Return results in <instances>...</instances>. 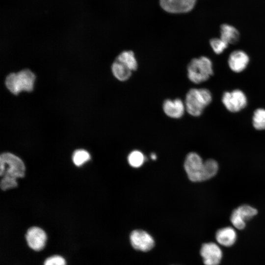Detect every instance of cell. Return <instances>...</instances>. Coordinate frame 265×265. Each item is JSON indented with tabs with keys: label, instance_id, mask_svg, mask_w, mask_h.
I'll return each mask as SVG.
<instances>
[{
	"label": "cell",
	"instance_id": "1",
	"mask_svg": "<svg viewBox=\"0 0 265 265\" xmlns=\"http://www.w3.org/2000/svg\"><path fill=\"white\" fill-rule=\"evenodd\" d=\"M212 100V92L206 88L190 89L187 92L185 105L188 114L194 117L201 115Z\"/></svg>",
	"mask_w": 265,
	"mask_h": 265
},
{
	"label": "cell",
	"instance_id": "2",
	"mask_svg": "<svg viewBox=\"0 0 265 265\" xmlns=\"http://www.w3.org/2000/svg\"><path fill=\"white\" fill-rule=\"evenodd\" d=\"M213 74L212 61L205 56L193 58L187 66V77L190 81L195 84L208 80Z\"/></svg>",
	"mask_w": 265,
	"mask_h": 265
},
{
	"label": "cell",
	"instance_id": "3",
	"mask_svg": "<svg viewBox=\"0 0 265 265\" xmlns=\"http://www.w3.org/2000/svg\"><path fill=\"white\" fill-rule=\"evenodd\" d=\"M35 80V75L30 70L25 69L9 74L5 78V85L11 93L17 95L23 91H32Z\"/></svg>",
	"mask_w": 265,
	"mask_h": 265
},
{
	"label": "cell",
	"instance_id": "4",
	"mask_svg": "<svg viewBox=\"0 0 265 265\" xmlns=\"http://www.w3.org/2000/svg\"><path fill=\"white\" fill-rule=\"evenodd\" d=\"M25 166L18 157L10 153L0 156V174L3 177L17 179L25 175Z\"/></svg>",
	"mask_w": 265,
	"mask_h": 265
},
{
	"label": "cell",
	"instance_id": "5",
	"mask_svg": "<svg viewBox=\"0 0 265 265\" xmlns=\"http://www.w3.org/2000/svg\"><path fill=\"white\" fill-rule=\"evenodd\" d=\"M221 102L226 109L232 113L240 111L246 107L248 103L245 94L239 89L224 91Z\"/></svg>",
	"mask_w": 265,
	"mask_h": 265
},
{
	"label": "cell",
	"instance_id": "6",
	"mask_svg": "<svg viewBox=\"0 0 265 265\" xmlns=\"http://www.w3.org/2000/svg\"><path fill=\"white\" fill-rule=\"evenodd\" d=\"M204 161L197 153L190 152L186 158L184 168L188 178L193 182H202Z\"/></svg>",
	"mask_w": 265,
	"mask_h": 265
},
{
	"label": "cell",
	"instance_id": "7",
	"mask_svg": "<svg viewBox=\"0 0 265 265\" xmlns=\"http://www.w3.org/2000/svg\"><path fill=\"white\" fill-rule=\"evenodd\" d=\"M257 213L258 211L255 208L247 204L242 205L232 212L230 220L235 228L242 230L246 226V221L252 218Z\"/></svg>",
	"mask_w": 265,
	"mask_h": 265
},
{
	"label": "cell",
	"instance_id": "8",
	"mask_svg": "<svg viewBox=\"0 0 265 265\" xmlns=\"http://www.w3.org/2000/svg\"><path fill=\"white\" fill-rule=\"evenodd\" d=\"M28 246L34 251L42 250L47 240L46 232L39 227L32 226L27 230L25 235Z\"/></svg>",
	"mask_w": 265,
	"mask_h": 265
},
{
	"label": "cell",
	"instance_id": "9",
	"mask_svg": "<svg viewBox=\"0 0 265 265\" xmlns=\"http://www.w3.org/2000/svg\"><path fill=\"white\" fill-rule=\"evenodd\" d=\"M200 255L205 265H219L222 258L221 248L214 242L203 244L200 249Z\"/></svg>",
	"mask_w": 265,
	"mask_h": 265
},
{
	"label": "cell",
	"instance_id": "10",
	"mask_svg": "<svg viewBox=\"0 0 265 265\" xmlns=\"http://www.w3.org/2000/svg\"><path fill=\"white\" fill-rule=\"evenodd\" d=\"M132 246L136 250L146 252L154 246L153 238L146 232L141 230L133 231L130 235Z\"/></svg>",
	"mask_w": 265,
	"mask_h": 265
},
{
	"label": "cell",
	"instance_id": "11",
	"mask_svg": "<svg viewBox=\"0 0 265 265\" xmlns=\"http://www.w3.org/2000/svg\"><path fill=\"white\" fill-rule=\"evenodd\" d=\"M250 61L248 55L242 50H235L232 52L228 58L229 68L235 73H240L247 67Z\"/></svg>",
	"mask_w": 265,
	"mask_h": 265
},
{
	"label": "cell",
	"instance_id": "12",
	"mask_svg": "<svg viewBox=\"0 0 265 265\" xmlns=\"http://www.w3.org/2000/svg\"><path fill=\"white\" fill-rule=\"evenodd\" d=\"M196 0H160L161 7L170 13H185L190 11Z\"/></svg>",
	"mask_w": 265,
	"mask_h": 265
},
{
	"label": "cell",
	"instance_id": "13",
	"mask_svg": "<svg viewBox=\"0 0 265 265\" xmlns=\"http://www.w3.org/2000/svg\"><path fill=\"white\" fill-rule=\"evenodd\" d=\"M162 108L167 116L174 119L181 118L186 110L185 103L179 98L164 100Z\"/></svg>",
	"mask_w": 265,
	"mask_h": 265
},
{
	"label": "cell",
	"instance_id": "14",
	"mask_svg": "<svg viewBox=\"0 0 265 265\" xmlns=\"http://www.w3.org/2000/svg\"><path fill=\"white\" fill-rule=\"evenodd\" d=\"M215 239L219 244L225 247H230L236 241L237 233L231 227H223L217 231Z\"/></svg>",
	"mask_w": 265,
	"mask_h": 265
},
{
	"label": "cell",
	"instance_id": "15",
	"mask_svg": "<svg viewBox=\"0 0 265 265\" xmlns=\"http://www.w3.org/2000/svg\"><path fill=\"white\" fill-rule=\"evenodd\" d=\"M220 38L228 45H235L239 40V32L234 26L224 24L220 27Z\"/></svg>",
	"mask_w": 265,
	"mask_h": 265
},
{
	"label": "cell",
	"instance_id": "16",
	"mask_svg": "<svg viewBox=\"0 0 265 265\" xmlns=\"http://www.w3.org/2000/svg\"><path fill=\"white\" fill-rule=\"evenodd\" d=\"M111 71L114 77L121 81L128 80L132 72L126 65L116 59L112 64Z\"/></svg>",
	"mask_w": 265,
	"mask_h": 265
},
{
	"label": "cell",
	"instance_id": "17",
	"mask_svg": "<svg viewBox=\"0 0 265 265\" xmlns=\"http://www.w3.org/2000/svg\"><path fill=\"white\" fill-rule=\"evenodd\" d=\"M116 59L126 65L132 72L137 69V61L134 53L132 51H124L121 52Z\"/></svg>",
	"mask_w": 265,
	"mask_h": 265
},
{
	"label": "cell",
	"instance_id": "18",
	"mask_svg": "<svg viewBox=\"0 0 265 265\" xmlns=\"http://www.w3.org/2000/svg\"><path fill=\"white\" fill-rule=\"evenodd\" d=\"M218 170V164L216 160L209 159L204 161L202 180L205 181L214 177Z\"/></svg>",
	"mask_w": 265,
	"mask_h": 265
},
{
	"label": "cell",
	"instance_id": "19",
	"mask_svg": "<svg viewBox=\"0 0 265 265\" xmlns=\"http://www.w3.org/2000/svg\"><path fill=\"white\" fill-rule=\"evenodd\" d=\"M252 125L257 130H265V109L258 108L254 112L252 116Z\"/></svg>",
	"mask_w": 265,
	"mask_h": 265
},
{
	"label": "cell",
	"instance_id": "20",
	"mask_svg": "<svg viewBox=\"0 0 265 265\" xmlns=\"http://www.w3.org/2000/svg\"><path fill=\"white\" fill-rule=\"evenodd\" d=\"M145 161V157L140 151L135 150L132 151L128 156L129 165L133 168L141 167Z\"/></svg>",
	"mask_w": 265,
	"mask_h": 265
},
{
	"label": "cell",
	"instance_id": "21",
	"mask_svg": "<svg viewBox=\"0 0 265 265\" xmlns=\"http://www.w3.org/2000/svg\"><path fill=\"white\" fill-rule=\"evenodd\" d=\"M72 159L74 163L76 166H80L90 159V155L84 150H77L74 152Z\"/></svg>",
	"mask_w": 265,
	"mask_h": 265
},
{
	"label": "cell",
	"instance_id": "22",
	"mask_svg": "<svg viewBox=\"0 0 265 265\" xmlns=\"http://www.w3.org/2000/svg\"><path fill=\"white\" fill-rule=\"evenodd\" d=\"M209 43L212 50L216 54L222 53L229 46L220 38H212L210 40Z\"/></svg>",
	"mask_w": 265,
	"mask_h": 265
},
{
	"label": "cell",
	"instance_id": "23",
	"mask_svg": "<svg viewBox=\"0 0 265 265\" xmlns=\"http://www.w3.org/2000/svg\"><path fill=\"white\" fill-rule=\"evenodd\" d=\"M43 265H67L65 259L59 255H53L47 257Z\"/></svg>",
	"mask_w": 265,
	"mask_h": 265
},
{
	"label": "cell",
	"instance_id": "24",
	"mask_svg": "<svg viewBox=\"0 0 265 265\" xmlns=\"http://www.w3.org/2000/svg\"><path fill=\"white\" fill-rule=\"evenodd\" d=\"M17 186L16 179L3 177L0 182V187L3 190L15 187Z\"/></svg>",
	"mask_w": 265,
	"mask_h": 265
},
{
	"label": "cell",
	"instance_id": "25",
	"mask_svg": "<svg viewBox=\"0 0 265 265\" xmlns=\"http://www.w3.org/2000/svg\"><path fill=\"white\" fill-rule=\"evenodd\" d=\"M150 157H151V159L153 160H155L156 159L157 157L156 156V155L154 153H152L151 155H150Z\"/></svg>",
	"mask_w": 265,
	"mask_h": 265
}]
</instances>
